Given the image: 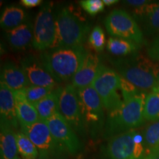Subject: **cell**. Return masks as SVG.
<instances>
[{
  "mask_svg": "<svg viewBox=\"0 0 159 159\" xmlns=\"http://www.w3.org/2000/svg\"><path fill=\"white\" fill-rule=\"evenodd\" d=\"M13 127L5 121L0 122V156L1 159H15L18 148L16 134Z\"/></svg>",
  "mask_w": 159,
  "mask_h": 159,
  "instance_id": "19",
  "label": "cell"
},
{
  "mask_svg": "<svg viewBox=\"0 0 159 159\" xmlns=\"http://www.w3.org/2000/svg\"><path fill=\"white\" fill-rule=\"evenodd\" d=\"M16 100L17 118L21 128L30 126L39 121V116L35 106L25 98L22 90L14 91Z\"/></svg>",
  "mask_w": 159,
  "mask_h": 159,
  "instance_id": "20",
  "label": "cell"
},
{
  "mask_svg": "<svg viewBox=\"0 0 159 159\" xmlns=\"http://www.w3.org/2000/svg\"><path fill=\"white\" fill-rule=\"evenodd\" d=\"M57 30L52 3L43 5L35 18L33 25V47L44 52L56 47Z\"/></svg>",
  "mask_w": 159,
  "mask_h": 159,
  "instance_id": "6",
  "label": "cell"
},
{
  "mask_svg": "<svg viewBox=\"0 0 159 159\" xmlns=\"http://www.w3.org/2000/svg\"><path fill=\"white\" fill-rule=\"evenodd\" d=\"M100 65L98 55L87 52L80 68L71 80V85L76 89L85 88L92 85Z\"/></svg>",
  "mask_w": 159,
  "mask_h": 159,
  "instance_id": "15",
  "label": "cell"
},
{
  "mask_svg": "<svg viewBox=\"0 0 159 159\" xmlns=\"http://www.w3.org/2000/svg\"><path fill=\"white\" fill-rule=\"evenodd\" d=\"M147 152L159 150V120L151 122L143 134Z\"/></svg>",
  "mask_w": 159,
  "mask_h": 159,
  "instance_id": "26",
  "label": "cell"
},
{
  "mask_svg": "<svg viewBox=\"0 0 159 159\" xmlns=\"http://www.w3.org/2000/svg\"><path fill=\"white\" fill-rule=\"evenodd\" d=\"M144 119L156 122L159 120V87L147 94L144 102Z\"/></svg>",
  "mask_w": 159,
  "mask_h": 159,
  "instance_id": "24",
  "label": "cell"
},
{
  "mask_svg": "<svg viewBox=\"0 0 159 159\" xmlns=\"http://www.w3.org/2000/svg\"><path fill=\"white\" fill-rule=\"evenodd\" d=\"M1 83L16 91L22 90L29 86L30 83L25 71L16 63L12 61H7L2 66Z\"/></svg>",
  "mask_w": 159,
  "mask_h": 159,
  "instance_id": "16",
  "label": "cell"
},
{
  "mask_svg": "<svg viewBox=\"0 0 159 159\" xmlns=\"http://www.w3.org/2000/svg\"><path fill=\"white\" fill-rule=\"evenodd\" d=\"M136 130H131L111 137L106 145L109 159H142L147 150L144 143L134 141Z\"/></svg>",
  "mask_w": 159,
  "mask_h": 159,
  "instance_id": "9",
  "label": "cell"
},
{
  "mask_svg": "<svg viewBox=\"0 0 159 159\" xmlns=\"http://www.w3.org/2000/svg\"><path fill=\"white\" fill-rule=\"evenodd\" d=\"M57 30L56 47L83 46L90 27L70 7H64L55 13Z\"/></svg>",
  "mask_w": 159,
  "mask_h": 159,
  "instance_id": "4",
  "label": "cell"
},
{
  "mask_svg": "<svg viewBox=\"0 0 159 159\" xmlns=\"http://www.w3.org/2000/svg\"><path fill=\"white\" fill-rule=\"evenodd\" d=\"M120 90L122 92V95L135 94L139 91H142L137 89L134 85H133L132 83L122 77L120 80Z\"/></svg>",
  "mask_w": 159,
  "mask_h": 159,
  "instance_id": "31",
  "label": "cell"
},
{
  "mask_svg": "<svg viewBox=\"0 0 159 159\" xmlns=\"http://www.w3.org/2000/svg\"><path fill=\"white\" fill-rule=\"evenodd\" d=\"M18 152L22 159H37L39 156L36 147L22 131L16 133Z\"/></svg>",
  "mask_w": 159,
  "mask_h": 159,
  "instance_id": "25",
  "label": "cell"
},
{
  "mask_svg": "<svg viewBox=\"0 0 159 159\" xmlns=\"http://www.w3.org/2000/svg\"><path fill=\"white\" fill-rule=\"evenodd\" d=\"M46 123L52 136L64 152L74 155L80 150L81 144L76 133L59 111L46 121Z\"/></svg>",
  "mask_w": 159,
  "mask_h": 159,
  "instance_id": "12",
  "label": "cell"
},
{
  "mask_svg": "<svg viewBox=\"0 0 159 159\" xmlns=\"http://www.w3.org/2000/svg\"><path fill=\"white\" fill-rule=\"evenodd\" d=\"M53 89H54L49 88V87L29 85L25 89H22V91L26 99L30 104L35 105L39 101L47 97Z\"/></svg>",
  "mask_w": 159,
  "mask_h": 159,
  "instance_id": "27",
  "label": "cell"
},
{
  "mask_svg": "<svg viewBox=\"0 0 159 159\" xmlns=\"http://www.w3.org/2000/svg\"><path fill=\"white\" fill-rule=\"evenodd\" d=\"M124 2L126 5H130L132 7H134V8L136 7H142L147 4L151 2V1H147V0H128V1H125Z\"/></svg>",
  "mask_w": 159,
  "mask_h": 159,
  "instance_id": "33",
  "label": "cell"
},
{
  "mask_svg": "<svg viewBox=\"0 0 159 159\" xmlns=\"http://www.w3.org/2000/svg\"><path fill=\"white\" fill-rule=\"evenodd\" d=\"M15 159H21V158H19V157H18V156H17V157H16V158Z\"/></svg>",
  "mask_w": 159,
  "mask_h": 159,
  "instance_id": "37",
  "label": "cell"
},
{
  "mask_svg": "<svg viewBox=\"0 0 159 159\" xmlns=\"http://www.w3.org/2000/svg\"><path fill=\"white\" fill-rule=\"evenodd\" d=\"M121 77L140 91H152L158 87L159 64L148 56L136 54L112 62Z\"/></svg>",
  "mask_w": 159,
  "mask_h": 159,
  "instance_id": "2",
  "label": "cell"
},
{
  "mask_svg": "<svg viewBox=\"0 0 159 159\" xmlns=\"http://www.w3.org/2000/svg\"><path fill=\"white\" fill-rule=\"evenodd\" d=\"M107 50L119 57H128L138 53L139 45L134 41L122 38L111 37L107 42Z\"/></svg>",
  "mask_w": 159,
  "mask_h": 159,
  "instance_id": "23",
  "label": "cell"
},
{
  "mask_svg": "<svg viewBox=\"0 0 159 159\" xmlns=\"http://www.w3.org/2000/svg\"><path fill=\"white\" fill-rule=\"evenodd\" d=\"M102 1H103V2H104L105 5H107V6H111V5H115V4L119 2L118 0H102Z\"/></svg>",
  "mask_w": 159,
  "mask_h": 159,
  "instance_id": "35",
  "label": "cell"
},
{
  "mask_svg": "<svg viewBox=\"0 0 159 159\" xmlns=\"http://www.w3.org/2000/svg\"><path fill=\"white\" fill-rule=\"evenodd\" d=\"M0 114L1 120L5 121L16 128L19 124L16 114V100L14 91L0 83Z\"/></svg>",
  "mask_w": 159,
  "mask_h": 159,
  "instance_id": "17",
  "label": "cell"
},
{
  "mask_svg": "<svg viewBox=\"0 0 159 159\" xmlns=\"http://www.w3.org/2000/svg\"><path fill=\"white\" fill-rule=\"evenodd\" d=\"M59 113L75 132L83 134L87 130L83 118L77 89L71 84L61 86Z\"/></svg>",
  "mask_w": 159,
  "mask_h": 159,
  "instance_id": "10",
  "label": "cell"
},
{
  "mask_svg": "<svg viewBox=\"0 0 159 159\" xmlns=\"http://www.w3.org/2000/svg\"><path fill=\"white\" fill-rule=\"evenodd\" d=\"M148 57L155 61H159V35L153 39L148 48Z\"/></svg>",
  "mask_w": 159,
  "mask_h": 159,
  "instance_id": "30",
  "label": "cell"
},
{
  "mask_svg": "<svg viewBox=\"0 0 159 159\" xmlns=\"http://www.w3.org/2000/svg\"><path fill=\"white\" fill-rule=\"evenodd\" d=\"M133 17L148 35H159V3L151 2L133 10Z\"/></svg>",
  "mask_w": 159,
  "mask_h": 159,
  "instance_id": "14",
  "label": "cell"
},
{
  "mask_svg": "<svg viewBox=\"0 0 159 159\" xmlns=\"http://www.w3.org/2000/svg\"><path fill=\"white\" fill-rule=\"evenodd\" d=\"M6 39L11 48L14 50H22L33 45V25L31 22L23 25L6 32Z\"/></svg>",
  "mask_w": 159,
  "mask_h": 159,
  "instance_id": "18",
  "label": "cell"
},
{
  "mask_svg": "<svg viewBox=\"0 0 159 159\" xmlns=\"http://www.w3.org/2000/svg\"><path fill=\"white\" fill-rule=\"evenodd\" d=\"M80 4L83 9L91 16H95L105 9V4L102 0H83Z\"/></svg>",
  "mask_w": 159,
  "mask_h": 159,
  "instance_id": "29",
  "label": "cell"
},
{
  "mask_svg": "<svg viewBox=\"0 0 159 159\" xmlns=\"http://www.w3.org/2000/svg\"><path fill=\"white\" fill-rule=\"evenodd\" d=\"M104 25L112 36L130 40L139 45L144 43L143 32L136 19L124 10L115 9L111 11L105 18Z\"/></svg>",
  "mask_w": 159,
  "mask_h": 159,
  "instance_id": "7",
  "label": "cell"
},
{
  "mask_svg": "<svg viewBox=\"0 0 159 159\" xmlns=\"http://www.w3.org/2000/svg\"><path fill=\"white\" fill-rule=\"evenodd\" d=\"M158 87H159V76H158Z\"/></svg>",
  "mask_w": 159,
  "mask_h": 159,
  "instance_id": "36",
  "label": "cell"
},
{
  "mask_svg": "<svg viewBox=\"0 0 159 159\" xmlns=\"http://www.w3.org/2000/svg\"><path fill=\"white\" fill-rule=\"evenodd\" d=\"M147 94L144 91H139L135 94L122 95V105L108 114L104 129L105 137L111 138L135 130L144 124V102Z\"/></svg>",
  "mask_w": 159,
  "mask_h": 159,
  "instance_id": "1",
  "label": "cell"
},
{
  "mask_svg": "<svg viewBox=\"0 0 159 159\" xmlns=\"http://www.w3.org/2000/svg\"><path fill=\"white\" fill-rule=\"evenodd\" d=\"M43 3L42 0H21L20 4L24 7L31 8V7H37Z\"/></svg>",
  "mask_w": 159,
  "mask_h": 159,
  "instance_id": "32",
  "label": "cell"
},
{
  "mask_svg": "<svg viewBox=\"0 0 159 159\" xmlns=\"http://www.w3.org/2000/svg\"><path fill=\"white\" fill-rule=\"evenodd\" d=\"M120 80L121 76L115 69L101 64L91 85L99 94L108 113L119 108L123 102L122 97L119 93Z\"/></svg>",
  "mask_w": 159,
  "mask_h": 159,
  "instance_id": "5",
  "label": "cell"
},
{
  "mask_svg": "<svg viewBox=\"0 0 159 159\" xmlns=\"http://www.w3.org/2000/svg\"><path fill=\"white\" fill-rule=\"evenodd\" d=\"M27 15L26 12L17 6H9L5 7L0 19L2 28L6 30L14 29L27 22Z\"/></svg>",
  "mask_w": 159,
  "mask_h": 159,
  "instance_id": "22",
  "label": "cell"
},
{
  "mask_svg": "<svg viewBox=\"0 0 159 159\" xmlns=\"http://www.w3.org/2000/svg\"><path fill=\"white\" fill-rule=\"evenodd\" d=\"M86 53L83 46L59 47L43 52L40 57L57 83H66L80 68Z\"/></svg>",
  "mask_w": 159,
  "mask_h": 159,
  "instance_id": "3",
  "label": "cell"
},
{
  "mask_svg": "<svg viewBox=\"0 0 159 159\" xmlns=\"http://www.w3.org/2000/svg\"><path fill=\"white\" fill-rule=\"evenodd\" d=\"M20 66L25 71L30 85L55 89L58 83L46 68L40 56L26 55L21 60Z\"/></svg>",
  "mask_w": 159,
  "mask_h": 159,
  "instance_id": "13",
  "label": "cell"
},
{
  "mask_svg": "<svg viewBox=\"0 0 159 159\" xmlns=\"http://www.w3.org/2000/svg\"><path fill=\"white\" fill-rule=\"evenodd\" d=\"M77 89L86 129H90L92 132H97L105 124L102 100L92 85Z\"/></svg>",
  "mask_w": 159,
  "mask_h": 159,
  "instance_id": "8",
  "label": "cell"
},
{
  "mask_svg": "<svg viewBox=\"0 0 159 159\" xmlns=\"http://www.w3.org/2000/svg\"><path fill=\"white\" fill-rule=\"evenodd\" d=\"M21 129L36 147L41 158L55 156L64 152L52 136L46 122L39 120L35 124L22 127Z\"/></svg>",
  "mask_w": 159,
  "mask_h": 159,
  "instance_id": "11",
  "label": "cell"
},
{
  "mask_svg": "<svg viewBox=\"0 0 159 159\" xmlns=\"http://www.w3.org/2000/svg\"><path fill=\"white\" fill-rule=\"evenodd\" d=\"M89 44L97 52H101L105 45V35L102 27L96 26L91 31L89 36Z\"/></svg>",
  "mask_w": 159,
  "mask_h": 159,
  "instance_id": "28",
  "label": "cell"
},
{
  "mask_svg": "<svg viewBox=\"0 0 159 159\" xmlns=\"http://www.w3.org/2000/svg\"><path fill=\"white\" fill-rule=\"evenodd\" d=\"M61 86L56 87L34 106L39 116V120L46 122L59 111V95Z\"/></svg>",
  "mask_w": 159,
  "mask_h": 159,
  "instance_id": "21",
  "label": "cell"
},
{
  "mask_svg": "<svg viewBox=\"0 0 159 159\" xmlns=\"http://www.w3.org/2000/svg\"><path fill=\"white\" fill-rule=\"evenodd\" d=\"M142 159H159V150L147 152Z\"/></svg>",
  "mask_w": 159,
  "mask_h": 159,
  "instance_id": "34",
  "label": "cell"
}]
</instances>
